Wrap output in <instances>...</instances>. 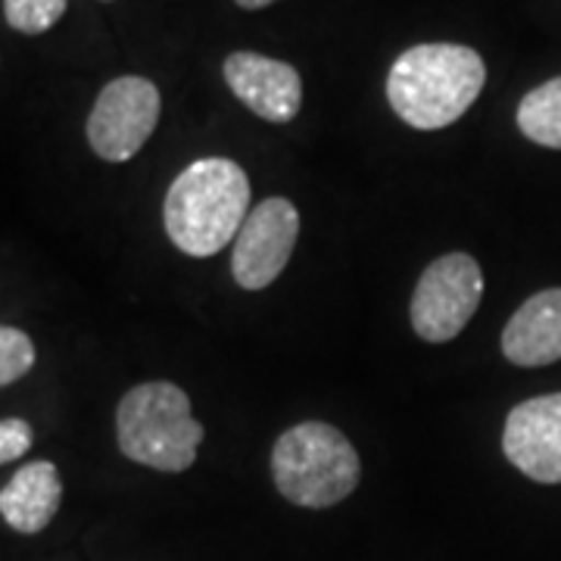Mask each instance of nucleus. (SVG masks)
Listing matches in <instances>:
<instances>
[{
    "label": "nucleus",
    "instance_id": "1a4fd4ad",
    "mask_svg": "<svg viewBox=\"0 0 561 561\" xmlns=\"http://www.w3.org/2000/svg\"><path fill=\"white\" fill-rule=\"evenodd\" d=\"M225 81L231 94L260 119L284 125L300 113L302 79L290 62L238 50L225 60Z\"/></svg>",
    "mask_w": 561,
    "mask_h": 561
},
{
    "label": "nucleus",
    "instance_id": "ddd939ff",
    "mask_svg": "<svg viewBox=\"0 0 561 561\" xmlns=\"http://www.w3.org/2000/svg\"><path fill=\"white\" fill-rule=\"evenodd\" d=\"M69 0H3L7 25L22 35H41L62 20Z\"/></svg>",
    "mask_w": 561,
    "mask_h": 561
},
{
    "label": "nucleus",
    "instance_id": "39448f33",
    "mask_svg": "<svg viewBox=\"0 0 561 561\" xmlns=\"http://www.w3.org/2000/svg\"><path fill=\"white\" fill-rule=\"evenodd\" d=\"M483 272L468 253H446L431 262L412 294V328L421 341L446 343L459 337L478 312Z\"/></svg>",
    "mask_w": 561,
    "mask_h": 561
},
{
    "label": "nucleus",
    "instance_id": "f03ea898",
    "mask_svg": "<svg viewBox=\"0 0 561 561\" xmlns=\"http://www.w3.org/2000/svg\"><path fill=\"white\" fill-rule=\"evenodd\" d=\"M250 216V179L241 165L225 157L191 162L172 181L162 219L165 234L187 256H216L241 234Z\"/></svg>",
    "mask_w": 561,
    "mask_h": 561
},
{
    "label": "nucleus",
    "instance_id": "20e7f679",
    "mask_svg": "<svg viewBox=\"0 0 561 561\" xmlns=\"http://www.w3.org/2000/svg\"><path fill=\"white\" fill-rule=\"evenodd\" d=\"M359 453L337 427L302 421L284 431L272 449L278 493L302 508H331L359 486Z\"/></svg>",
    "mask_w": 561,
    "mask_h": 561
},
{
    "label": "nucleus",
    "instance_id": "7ed1b4c3",
    "mask_svg": "<svg viewBox=\"0 0 561 561\" xmlns=\"http://www.w3.org/2000/svg\"><path fill=\"white\" fill-rule=\"evenodd\" d=\"M116 437L125 459L179 474L187 471L203 443V424L179 383L150 381L131 387L116 409Z\"/></svg>",
    "mask_w": 561,
    "mask_h": 561
},
{
    "label": "nucleus",
    "instance_id": "f257e3e1",
    "mask_svg": "<svg viewBox=\"0 0 561 561\" xmlns=\"http://www.w3.org/2000/svg\"><path fill=\"white\" fill-rule=\"evenodd\" d=\"M486 84L481 54L465 44H415L387 76V101L405 125L437 131L461 119Z\"/></svg>",
    "mask_w": 561,
    "mask_h": 561
},
{
    "label": "nucleus",
    "instance_id": "4468645a",
    "mask_svg": "<svg viewBox=\"0 0 561 561\" xmlns=\"http://www.w3.org/2000/svg\"><path fill=\"white\" fill-rule=\"evenodd\" d=\"M32 365H35L32 337L20 328L0 324V387L25 378L32 371Z\"/></svg>",
    "mask_w": 561,
    "mask_h": 561
},
{
    "label": "nucleus",
    "instance_id": "0eeeda50",
    "mask_svg": "<svg viewBox=\"0 0 561 561\" xmlns=\"http://www.w3.org/2000/svg\"><path fill=\"white\" fill-rule=\"evenodd\" d=\"M300 238V213L284 197H268L243 221L234 238L231 275L243 290H262L278 278Z\"/></svg>",
    "mask_w": 561,
    "mask_h": 561
},
{
    "label": "nucleus",
    "instance_id": "f8f14e48",
    "mask_svg": "<svg viewBox=\"0 0 561 561\" xmlns=\"http://www.w3.org/2000/svg\"><path fill=\"white\" fill-rule=\"evenodd\" d=\"M518 128L527 140L561 150V76L524 94L518 103Z\"/></svg>",
    "mask_w": 561,
    "mask_h": 561
},
{
    "label": "nucleus",
    "instance_id": "423d86ee",
    "mask_svg": "<svg viewBox=\"0 0 561 561\" xmlns=\"http://www.w3.org/2000/svg\"><path fill=\"white\" fill-rule=\"evenodd\" d=\"M160 91L150 79L122 76L113 79L94 101L88 116V144L106 162H128L138 157L160 122Z\"/></svg>",
    "mask_w": 561,
    "mask_h": 561
},
{
    "label": "nucleus",
    "instance_id": "dca6fc26",
    "mask_svg": "<svg viewBox=\"0 0 561 561\" xmlns=\"http://www.w3.org/2000/svg\"><path fill=\"white\" fill-rule=\"evenodd\" d=\"M238 7L243 10H262V7H268V3H278V0H234Z\"/></svg>",
    "mask_w": 561,
    "mask_h": 561
},
{
    "label": "nucleus",
    "instance_id": "2eb2a0df",
    "mask_svg": "<svg viewBox=\"0 0 561 561\" xmlns=\"http://www.w3.org/2000/svg\"><path fill=\"white\" fill-rule=\"evenodd\" d=\"M32 446V424L25 419L0 421V465L22 459Z\"/></svg>",
    "mask_w": 561,
    "mask_h": 561
},
{
    "label": "nucleus",
    "instance_id": "9b49d317",
    "mask_svg": "<svg viewBox=\"0 0 561 561\" xmlns=\"http://www.w3.org/2000/svg\"><path fill=\"white\" fill-rule=\"evenodd\" d=\"M62 502V481L54 461H28L0 490V518L16 534H41L57 518Z\"/></svg>",
    "mask_w": 561,
    "mask_h": 561
},
{
    "label": "nucleus",
    "instance_id": "6e6552de",
    "mask_svg": "<svg viewBox=\"0 0 561 561\" xmlns=\"http://www.w3.org/2000/svg\"><path fill=\"white\" fill-rule=\"evenodd\" d=\"M502 453L524 478L561 483V393L518 402L502 427Z\"/></svg>",
    "mask_w": 561,
    "mask_h": 561
},
{
    "label": "nucleus",
    "instance_id": "9d476101",
    "mask_svg": "<svg viewBox=\"0 0 561 561\" xmlns=\"http://www.w3.org/2000/svg\"><path fill=\"white\" fill-rule=\"evenodd\" d=\"M502 353L522 368H542L561 359V287L540 290L522 302L502 331Z\"/></svg>",
    "mask_w": 561,
    "mask_h": 561
}]
</instances>
